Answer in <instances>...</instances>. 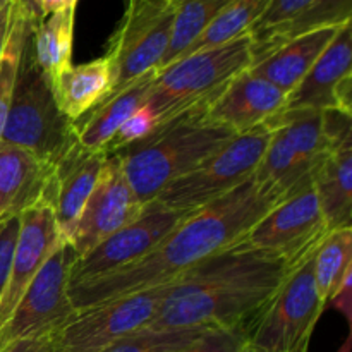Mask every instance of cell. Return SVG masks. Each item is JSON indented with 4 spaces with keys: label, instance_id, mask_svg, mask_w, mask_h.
I'll list each match as a JSON object with an SVG mask.
<instances>
[{
    "label": "cell",
    "instance_id": "33",
    "mask_svg": "<svg viewBox=\"0 0 352 352\" xmlns=\"http://www.w3.org/2000/svg\"><path fill=\"white\" fill-rule=\"evenodd\" d=\"M248 340V332L241 329H212L196 342L174 352H239Z\"/></svg>",
    "mask_w": 352,
    "mask_h": 352
},
{
    "label": "cell",
    "instance_id": "5",
    "mask_svg": "<svg viewBox=\"0 0 352 352\" xmlns=\"http://www.w3.org/2000/svg\"><path fill=\"white\" fill-rule=\"evenodd\" d=\"M30 36L31 31L24 43L16 88L0 141L57 165L78 143V131L76 122L58 110L50 81L34 64Z\"/></svg>",
    "mask_w": 352,
    "mask_h": 352
},
{
    "label": "cell",
    "instance_id": "1",
    "mask_svg": "<svg viewBox=\"0 0 352 352\" xmlns=\"http://www.w3.org/2000/svg\"><path fill=\"white\" fill-rule=\"evenodd\" d=\"M284 198L251 177L229 195L192 212L134 263L89 280L69 284L72 306L79 311L177 280L195 265L244 241L248 232Z\"/></svg>",
    "mask_w": 352,
    "mask_h": 352
},
{
    "label": "cell",
    "instance_id": "20",
    "mask_svg": "<svg viewBox=\"0 0 352 352\" xmlns=\"http://www.w3.org/2000/svg\"><path fill=\"white\" fill-rule=\"evenodd\" d=\"M339 28H322L299 34L258 58L250 67V72L267 79L285 95L292 93L323 54Z\"/></svg>",
    "mask_w": 352,
    "mask_h": 352
},
{
    "label": "cell",
    "instance_id": "12",
    "mask_svg": "<svg viewBox=\"0 0 352 352\" xmlns=\"http://www.w3.org/2000/svg\"><path fill=\"white\" fill-rule=\"evenodd\" d=\"M329 234L315 184L306 181L289 192L244 237L256 250L301 261L320 246Z\"/></svg>",
    "mask_w": 352,
    "mask_h": 352
},
{
    "label": "cell",
    "instance_id": "38",
    "mask_svg": "<svg viewBox=\"0 0 352 352\" xmlns=\"http://www.w3.org/2000/svg\"><path fill=\"white\" fill-rule=\"evenodd\" d=\"M12 14H14V0H10L2 10H0V55H2L3 45H6L7 34H9L10 24H12Z\"/></svg>",
    "mask_w": 352,
    "mask_h": 352
},
{
    "label": "cell",
    "instance_id": "40",
    "mask_svg": "<svg viewBox=\"0 0 352 352\" xmlns=\"http://www.w3.org/2000/svg\"><path fill=\"white\" fill-rule=\"evenodd\" d=\"M9 2H10V0H0V10H2L3 7H6Z\"/></svg>",
    "mask_w": 352,
    "mask_h": 352
},
{
    "label": "cell",
    "instance_id": "3",
    "mask_svg": "<svg viewBox=\"0 0 352 352\" xmlns=\"http://www.w3.org/2000/svg\"><path fill=\"white\" fill-rule=\"evenodd\" d=\"M206 109L208 105L195 107L155 127L144 140L117 151L124 175L141 205L155 201L172 181L195 170L236 136L227 127L208 122Z\"/></svg>",
    "mask_w": 352,
    "mask_h": 352
},
{
    "label": "cell",
    "instance_id": "37",
    "mask_svg": "<svg viewBox=\"0 0 352 352\" xmlns=\"http://www.w3.org/2000/svg\"><path fill=\"white\" fill-rule=\"evenodd\" d=\"M2 352H50V336L17 340L7 346Z\"/></svg>",
    "mask_w": 352,
    "mask_h": 352
},
{
    "label": "cell",
    "instance_id": "8",
    "mask_svg": "<svg viewBox=\"0 0 352 352\" xmlns=\"http://www.w3.org/2000/svg\"><path fill=\"white\" fill-rule=\"evenodd\" d=\"M174 19V0H127L105 54L112 81L109 96L158 71L170 45Z\"/></svg>",
    "mask_w": 352,
    "mask_h": 352
},
{
    "label": "cell",
    "instance_id": "22",
    "mask_svg": "<svg viewBox=\"0 0 352 352\" xmlns=\"http://www.w3.org/2000/svg\"><path fill=\"white\" fill-rule=\"evenodd\" d=\"M157 71L136 79L133 85L91 109L85 119L76 120L78 143L88 150H103L119 127L148 102Z\"/></svg>",
    "mask_w": 352,
    "mask_h": 352
},
{
    "label": "cell",
    "instance_id": "14",
    "mask_svg": "<svg viewBox=\"0 0 352 352\" xmlns=\"http://www.w3.org/2000/svg\"><path fill=\"white\" fill-rule=\"evenodd\" d=\"M143 210L144 205L124 175L120 157L109 155L67 243L74 248L78 258L85 256L103 239L134 222Z\"/></svg>",
    "mask_w": 352,
    "mask_h": 352
},
{
    "label": "cell",
    "instance_id": "39",
    "mask_svg": "<svg viewBox=\"0 0 352 352\" xmlns=\"http://www.w3.org/2000/svg\"><path fill=\"white\" fill-rule=\"evenodd\" d=\"M239 352H268V351L260 349V347L253 346V344H250V342H248V340H246V342H244V346L241 347Z\"/></svg>",
    "mask_w": 352,
    "mask_h": 352
},
{
    "label": "cell",
    "instance_id": "23",
    "mask_svg": "<svg viewBox=\"0 0 352 352\" xmlns=\"http://www.w3.org/2000/svg\"><path fill=\"white\" fill-rule=\"evenodd\" d=\"M110 82V65L103 55L86 64L71 65L50 85L58 110L76 122L109 96Z\"/></svg>",
    "mask_w": 352,
    "mask_h": 352
},
{
    "label": "cell",
    "instance_id": "32",
    "mask_svg": "<svg viewBox=\"0 0 352 352\" xmlns=\"http://www.w3.org/2000/svg\"><path fill=\"white\" fill-rule=\"evenodd\" d=\"M157 127L155 122L153 113L150 112V109L144 103L138 112H134L122 126L119 127L116 134H113L112 140L107 143V146L103 148L107 155H113L117 151L124 150V148L131 146V144L138 143V141L144 140L146 136H150L153 133V129Z\"/></svg>",
    "mask_w": 352,
    "mask_h": 352
},
{
    "label": "cell",
    "instance_id": "9",
    "mask_svg": "<svg viewBox=\"0 0 352 352\" xmlns=\"http://www.w3.org/2000/svg\"><path fill=\"white\" fill-rule=\"evenodd\" d=\"M315 253L289 274L248 333V342L268 352H308L325 305L315 282Z\"/></svg>",
    "mask_w": 352,
    "mask_h": 352
},
{
    "label": "cell",
    "instance_id": "16",
    "mask_svg": "<svg viewBox=\"0 0 352 352\" xmlns=\"http://www.w3.org/2000/svg\"><path fill=\"white\" fill-rule=\"evenodd\" d=\"M55 165L0 141V222L19 217L38 203L55 206Z\"/></svg>",
    "mask_w": 352,
    "mask_h": 352
},
{
    "label": "cell",
    "instance_id": "26",
    "mask_svg": "<svg viewBox=\"0 0 352 352\" xmlns=\"http://www.w3.org/2000/svg\"><path fill=\"white\" fill-rule=\"evenodd\" d=\"M349 272H352V229L330 230L315 253L316 291L325 308Z\"/></svg>",
    "mask_w": 352,
    "mask_h": 352
},
{
    "label": "cell",
    "instance_id": "36",
    "mask_svg": "<svg viewBox=\"0 0 352 352\" xmlns=\"http://www.w3.org/2000/svg\"><path fill=\"white\" fill-rule=\"evenodd\" d=\"M28 2H30L31 9L36 14L38 19L52 12H57V10L78 6V0H28Z\"/></svg>",
    "mask_w": 352,
    "mask_h": 352
},
{
    "label": "cell",
    "instance_id": "13",
    "mask_svg": "<svg viewBox=\"0 0 352 352\" xmlns=\"http://www.w3.org/2000/svg\"><path fill=\"white\" fill-rule=\"evenodd\" d=\"M191 213L165 208L157 201L148 203L134 222L113 232L85 256L76 260L69 284L89 280L134 263L150 253Z\"/></svg>",
    "mask_w": 352,
    "mask_h": 352
},
{
    "label": "cell",
    "instance_id": "10",
    "mask_svg": "<svg viewBox=\"0 0 352 352\" xmlns=\"http://www.w3.org/2000/svg\"><path fill=\"white\" fill-rule=\"evenodd\" d=\"M172 284L110 299L102 305L79 309L64 327L50 336V352H105L131 333L146 329Z\"/></svg>",
    "mask_w": 352,
    "mask_h": 352
},
{
    "label": "cell",
    "instance_id": "15",
    "mask_svg": "<svg viewBox=\"0 0 352 352\" xmlns=\"http://www.w3.org/2000/svg\"><path fill=\"white\" fill-rule=\"evenodd\" d=\"M62 241L65 239L58 229L55 206L52 203H38L36 206L21 213L9 278L0 299V329L12 315L28 285Z\"/></svg>",
    "mask_w": 352,
    "mask_h": 352
},
{
    "label": "cell",
    "instance_id": "35",
    "mask_svg": "<svg viewBox=\"0 0 352 352\" xmlns=\"http://www.w3.org/2000/svg\"><path fill=\"white\" fill-rule=\"evenodd\" d=\"M351 277H352V272L344 277L342 284H340V287L337 289L336 294L332 296V299L329 301V305H332L333 308L340 309V311L344 313V316L347 318V322H352V299H351ZM327 305V306H329Z\"/></svg>",
    "mask_w": 352,
    "mask_h": 352
},
{
    "label": "cell",
    "instance_id": "30",
    "mask_svg": "<svg viewBox=\"0 0 352 352\" xmlns=\"http://www.w3.org/2000/svg\"><path fill=\"white\" fill-rule=\"evenodd\" d=\"M208 330L205 327L195 329H141L124 339L117 340L105 352H174L196 342Z\"/></svg>",
    "mask_w": 352,
    "mask_h": 352
},
{
    "label": "cell",
    "instance_id": "29",
    "mask_svg": "<svg viewBox=\"0 0 352 352\" xmlns=\"http://www.w3.org/2000/svg\"><path fill=\"white\" fill-rule=\"evenodd\" d=\"M352 19V0H311L309 6L292 21L291 24L284 28L256 57L253 58V62H256L258 58L265 57L267 54H270L272 50H275L277 47H280L285 41L292 40V38L299 36V34L309 33V31L322 30V28H340L344 24L351 23ZM253 65V64H251Z\"/></svg>",
    "mask_w": 352,
    "mask_h": 352
},
{
    "label": "cell",
    "instance_id": "4",
    "mask_svg": "<svg viewBox=\"0 0 352 352\" xmlns=\"http://www.w3.org/2000/svg\"><path fill=\"white\" fill-rule=\"evenodd\" d=\"M253 64L250 33L184 55L158 69L146 107L158 126L199 105H210L230 81Z\"/></svg>",
    "mask_w": 352,
    "mask_h": 352
},
{
    "label": "cell",
    "instance_id": "21",
    "mask_svg": "<svg viewBox=\"0 0 352 352\" xmlns=\"http://www.w3.org/2000/svg\"><path fill=\"white\" fill-rule=\"evenodd\" d=\"M327 229L351 227L352 219V134L337 141L313 175Z\"/></svg>",
    "mask_w": 352,
    "mask_h": 352
},
{
    "label": "cell",
    "instance_id": "19",
    "mask_svg": "<svg viewBox=\"0 0 352 352\" xmlns=\"http://www.w3.org/2000/svg\"><path fill=\"white\" fill-rule=\"evenodd\" d=\"M109 155L76 143L55 165V217L65 241L71 236Z\"/></svg>",
    "mask_w": 352,
    "mask_h": 352
},
{
    "label": "cell",
    "instance_id": "17",
    "mask_svg": "<svg viewBox=\"0 0 352 352\" xmlns=\"http://www.w3.org/2000/svg\"><path fill=\"white\" fill-rule=\"evenodd\" d=\"M287 105V95L267 79L241 72L208 105L205 119L239 134L265 124Z\"/></svg>",
    "mask_w": 352,
    "mask_h": 352
},
{
    "label": "cell",
    "instance_id": "28",
    "mask_svg": "<svg viewBox=\"0 0 352 352\" xmlns=\"http://www.w3.org/2000/svg\"><path fill=\"white\" fill-rule=\"evenodd\" d=\"M229 2L230 0H174V31L167 54L158 69L182 57V54L201 36L203 31L229 6Z\"/></svg>",
    "mask_w": 352,
    "mask_h": 352
},
{
    "label": "cell",
    "instance_id": "27",
    "mask_svg": "<svg viewBox=\"0 0 352 352\" xmlns=\"http://www.w3.org/2000/svg\"><path fill=\"white\" fill-rule=\"evenodd\" d=\"M268 3L270 0H230L229 6L212 21V24L203 31L201 36L182 54V57L205 50V48L229 43L243 34H248L251 28L258 23V19L263 16Z\"/></svg>",
    "mask_w": 352,
    "mask_h": 352
},
{
    "label": "cell",
    "instance_id": "31",
    "mask_svg": "<svg viewBox=\"0 0 352 352\" xmlns=\"http://www.w3.org/2000/svg\"><path fill=\"white\" fill-rule=\"evenodd\" d=\"M311 0H270L263 16L258 19V23L251 28V50L253 58L284 30L287 24H291Z\"/></svg>",
    "mask_w": 352,
    "mask_h": 352
},
{
    "label": "cell",
    "instance_id": "6",
    "mask_svg": "<svg viewBox=\"0 0 352 352\" xmlns=\"http://www.w3.org/2000/svg\"><path fill=\"white\" fill-rule=\"evenodd\" d=\"M265 124L272 131L270 141L253 179L287 196L311 181L333 141L327 134L325 116L320 110L284 109Z\"/></svg>",
    "mask_w": 352,
    "mask_h": 352
},
{
    "label": "cell",
    "instance_id": "25",
    "mask_svg": "<svg viewBox=\"0 0 352 352\" xmlns=\"http://www.w3.org/2000/svg\"><path fill=\"white\" fill-rule=\"evenodd\" d=\"M36 19V14L33 12L28 0H14L12 24H10L6 45H3L2 55H0V136L6 126L10 102H12L24 43Z\"/></svg>",
    "mask_w": 352,
    "mask_h": 352
},
{
    "label": "cell",
    "instance_id": "34",
    "mask_svg": "<svg viewBox=\"0 0 352 352\" xmlns=\"http://www.w3.org/2000/svg\"><path fill=\"white\" fill-rule=\"evenodd\" d=\"M17 232H19V217L0 222V299H2L7 278H9L10 260H12Z\"/></svg>",
    "mask_w": 352,
    "mask_h": 352
},
{
    "label": "cell",
    "instance_id": "18",
    "mask_svg": "<svg viewBox=\"0 0 352 352\" xmlns=\"http://www.w3.org/2000/svg\"><path fill=\"white\" fill-rule=\"evenodd\" d=\"M352 24L339 28L333 40L313 64L308 74L287 95L285 109L336 110V91L340 82L351 78Z\"/></svg>",
    "mask_w": 352,
    "mask_h": 352
},
{
    "label": "cell",
    "instance_id": "7",
    "mask_svg": "<svg viewBox=\"0 0 352 352\" xmlns=\"http://www.w3.org/2000/svg\"><path fill=\"white\" fill-rule=\"evenodd\" d=\"M268 124L236 134L195 170L172 181L155 199L179 212H196L250 181L270 141Z\"/></svg>",
    "mask_w": 352,
    "mask_h": 352
},
{
    "label": "cell",
    "instance_id": "11",
    "mask_svg": "<svg viewBox=\"0 0 352 352\" xmlns=\"http://www.w3.org/2000/svg\"><path fill=\"white\" fill-rule=\"evenodd\" d=\"M76 260L74 248L62 241L0 329V352L17 340L52 336L76 315L69 298V282Z\"/></svg>",
    "mask_w": 352,
    "mask_h": 352
},
{
    "label": "cell",
    "instance_id": "24",
    "mask_svg": "<svg viewBox=\"0 0 352 352\" xmlns=\"http://www.w3.org/2000/svg\"><path fill=\"white\" fill-rule=\"evenodd\" d=\"M74 17L76 7H69L40 17L31 28V57L50 82L72 65Z\"/></svg>",
    "mask_w": 352,
    "mask_h": 352
},
{
    "label": "cell",
    "instance_id": "2",
    "mask_svg": "<svg viewBox=\"0 0 352 352\" xmlns=\"http://www.w3.org/2000/svg\"><path fill=\"white\" fill-rule=\"evenodd\" d=\"M299 261L244 241L226 248L172 284L150 329H241L250 333Z\"/></svg>",
    "mask_w": 352,
    "mask_h": 352
}]
</instances>
